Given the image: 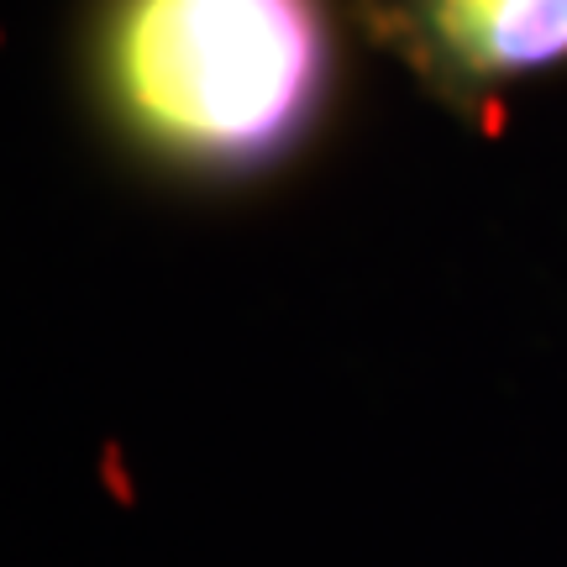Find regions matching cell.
<instances>
[{"label": "cell", "instance_id": "obj_2", "mask_svg": "<svg viewBox=\"0 0 567 567\" xmlns=\"http://www.w3.org/2000/svg\"><path fill=\"white\" fill-rule=\"evenodd\" d=\"M368 38L467 122L567 63V0H358Z\"/></svg>", "mask_w": 567, "mask_h": 567}, {"label": "cell", "instance_id": "obj_1", "mask_svg": "<svg viewBox=\"0 0 567 567\" xmlns=\"http://www.w3.org/2000/svg\"><path fill=\"white\" fill-rule=\"evenodd\" d=\"M101 90L153 163L252 174L321 116L331 21L321 0H105Z\"/></svg>", "mask_w": 567, "mask_h": 567}]
</instances>
